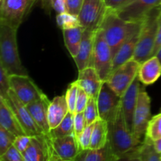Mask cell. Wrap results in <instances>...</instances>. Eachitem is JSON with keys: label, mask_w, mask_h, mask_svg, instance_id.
Masks as SVG:
<instances>
[{"label": "cell", "mask_w": 161, "mask_h": 161, "mask_svg": "<svg viewBox=\"0 0 161 161\" xmlns=\"http://www.w3.org/2000/svg\"><path fill=\"white\" fill-rule=\"evenodd\" d=\"M142 22H130L121 18L115 11L107 10L101 23L104 35L114 57L121 46L139 31Z\"/></svg>", "instance_id": "cell-1"}, {"label": "cell", "mask_w": 161, "mask_h": 161, "mask_svg": "<svg viewBox=\"0 0 161 161\" xmlns=\"http://www.w3.org/2000/svg\"><path fill=\"white\" fill-rule=\"evenodd\" d=\"M17 32V28L0 20V65L9 75H28L19 55Z\"/></svg>", "instance_id": "cell-2"}, {"label": "cell", "mask_w": 161, "mask_h": 161, "mask_svg": "<svg viewBox=\"0 0 161 161\" xmlns=\"http://www.w3.org/2000/svg\"><path fill=\"white\" fill-rule=\"evenodd\" d=\"M160 14L161 6L160 5L151 9L142 20L139 31V39L134 56V59L138 61L140 64L152 57Z\"/></svg>", "instance_id": "cell-3"}, {"label": "cell", "mask_w": 161, "mask_h": 161, "mask_svg": "<svg viewBox=\"0 0 161 161\" xmlns=\"http://www.w3.org/2000/svg\"><path fill=\"white\" fill-rule=\"evenodd\" d=\"M108 124V142L119 160L142 142V140L138 139L127 128L122 109L119 111L117 118Z\"/></svg>", "instance_id": "cell-4"}, {"label": "cell", "mask_w": 161, "mask_h": 161, "mask_svg": "<svg viewBox=\"0 0 161 161\" xmlns=\"http://www.w3.org/2000/svg\"><path fill=\"white\" fill-rule=\"evenodd\" d=\"M113 56L102 28L95 31L94 38L92 60L91 66L94 67L102 81H107L113 69Z\"/></svg>", "instance_id": "cell-5"}, {"label": "cell", "mask_w": 161, "mask_h": 161, "mask_svg": "<svg viewBox=\"0 0 161 161\" xmlns=\"http://www.w3.org/2000/svg\"><path fill=\"white\" fill-rule=\"evenodd\" d=\"M141 64L132 58L112 72L107 80L110 87L120 97L124 95L129 86L138 75Z\"/></svg>", "instance_id": "cell-6"}, {"label": "cell", "mask_w": 161, "mask_h": 161, "mask_svg": "<svg viewBox=\"0 0 161 161\" xmlns=\"http://www.w3.org/2000/svg\"><path fill=\"white\" fill-rule=\"evenodd\" d=\"M99 117L106 122H113L121 109V97L103 82L97 97Z\"/></svg>", "instance_id": "cell-7"}, {"label": "cell", "mask_w": 161, "mask_h": 161, "mask_svg": "<svg viewBox=\"0 0 161 161\" xmlns=\"http://www.w3.org/2000/svg\"><path fill=\"white\" fill-rule=\"evenodd\" d=\"M9 80L11 90L25 105L45 94L28 75H10Z\"/></svg>", "instance_id": "cell-8"}, {"label": "cell", "mask_w": 161, "mask_h": 161, "mask_svg": "<svg viewBox=\"0 0 161 161\" xmlns=\"http://www.w3.org/2000/svg\"><path fill=\"white\" fill-rule=\"evenodd\" d=\"M33 0H4L0 4V20L18 29Z\"/></svg>", "instance_id": "cell-9"}, {"label": "cell", "mask_w": 161, "mask_h": 161, "mask_svg": "<svg viewBox=\"0 0 161 161\" xmlns=\"http://www.w3.org/2000/svg\"><path fill=\"white\" fill-rule=\"evenodd\" d=\"M106 8L104 0H84L78 17L84 29L96 31L100 28Z\"/></svg>", "instance_id": "cell-10"}, {"label": "cell", "mask_w": 161, "mask_h": 161, "mask_svg": "<svg viewBox=\"0 0 161 161\" xmlns=\"http://www.w3.org/2000/svg\"><path fill=\"white\" fill-rule=\"evenodd\" d=\"M151 119V99L143 87H141L138 97L133 122V134L142 140L146 132L148 124Z\"/></svg>", "instance_id": "cell-11"}, {"label": "cell", "mask_w": 161, "mask_h": 161, "mask_svg": "<svg viewBox=\"0 0 161 161\" xmlns=\"http://www.w3.org/2000/svg\"><path fill=\"white\" fill-rule=\"evenodd\" d=\"M6 100L17 116L27 135L33 137L44 134L38 124L35 122L26 105L18 98V97L11 89Z\"/></svg>", "instance_id": "cell-12"}, {"label": "cell", "mask_w": 161, "mask_h": 161, "mask_svg": "<svg viewBox=\"0 0 161 161\" xmlns=\"http://www.w3.org/2000/svg\"><path fill=\"white\" fill-rule=\"evenodd\" d=\"M160 3L161 0H130L115 12L127 21L142 22L149 11L160 6Z\"/></svg>", "instance_id": "cell-13"}, {"label": "cell", "mask_w": 161, "mask_h": 161, "mask_svg": "<svg viewBox=\"0 0 161 161\" xmlns=\"http://www.w3.org/2000/svg\"><path fill=\"white\" fill-rule=\"evenodd\" d=\"M51 143L53 150L51 160H75L81 152L78 138L75 134L60 138H51Z\"/></svg>", "instance_id": "cell-14"}, {"label": "cell", "mask_w": 161, "mask_h": 161, "mask_svg": "<svg viewBox=\"0 0 161 161\" xmlns=\"http://www.w3.org/2000/svg\"><path fill=\"white\" fill-rule=\"evenodd\" d=\"M53 153L50 135L41 134L31 137L30 145L23 156L25 161H50Z\"/></svg>", "instance_id": "cell-15"}, {"label": "cell", "mask_w": 161, "mask_h": 161, "mask_svg": "<svg viewBox=\"0 0 161 161\" xmlns=\"http://www.w3.org/2000/svg\"><path fill=\"white\" fill-rule=\"evenodd\" d=\"M140 90H141L140 80L138 76H137L131 85L124 93V95L121 97V109H122L127 128L132 133H133L134 115H135Z\"/></svg>", "instance_id": "cell-16"}, {"label": "cell", "mask_w": 161, "mask_h": 161, "mask_svg": "<svg viewBox=\"0 0 161 161\" xmlns=\"http://www.w3.org/2000/svg\"><path fill=\"white\" fill-rule=\"evenodd\" d=\"M80 87L83 88L90 97L97 98L102 88V81L96 69L92 66L79 71L78 78L75 80Z\"/></svg>", "instance_id": "cell-17"}, {"label": "cell", "mask_w": 161, "mask_h": 161, "mask_svg": "<svg viewBox=\"0 0 161 161\" xmlns=\"http://www.w3.org/2000/svg\"><path fill=\"white\" fill-rule=\"evenodd\" d=\"M50 103V101L47 95L44 94L41 98L26 105L27 108L35 122L47 135H50V127L48 120V109Z\"/></svg>", "instance_id": "cell-18"}, {"label": "cell", "mask_w": 161, "mask_h": 161, "mask_svg": "<svg viewBox=\"0 0 161 161\" xmlns=\"http://www.w3.org/2000/svg\"><path fill=\"white\" fill-rule=\"evenodd\" d=\"M0 127L10 131L16 137L26 135L16 114L3 97H0Z\"/></svg>", "instance_id": "cell-19"}, {"label": "cell", "mask_w": 161, "mask_h": 161, "mask_svg": "<svg viewBox=\"0 0 161 161\" xmlns=\"http://www.w3.org/2000/svg\"><path fill=\"white\" fill-rule=\"evenodd\" d=\"M121 160L138 161H161V154L154 148L153 141L145 138L143 142L132 149L121 158Z\"/></svg>", "instance_id": "cell-20"}, {"label": "cell", "mask_w": 161, "mask_h": 161, "mask_svg": "<svg viewBox=\"0 0 161 161\" xmlns=\"http://www.w3.org/2000/svg\"><path fill=\"white\" fill-rule=\"evenodd\" d=\"M95 31L84 29L82 38L80 50L76 56L74 58L78 71H81L91 66L92 60L94 38Z\"/></svg>", "instance_id": "cell-21"}, {"label": "cell", "mask_w": 161, "mask_h": 161, "mask_svg": "<svg viewBox=\"0 0 161 161\" xmlns=\"http://www.w3.org/2000/svg\"><path fill=\"white\" fill-rule=\"evenodd\" d=\"M161 75V62L157 56H153L142 62L138 71V79L144 85L155 83Z\"/></svg>", "instance_id": "cell-22"}, {"label": "cell", "mask_w": 161, "mask_h": 161, "mask_svg": "<svg viewBox=\"0 0 161 161\" xmlns=\"http://www.w3.org/2000/svg\"><path fill=\"white\" fill-rule=\"evenodd\" d=\"M69 112L65 94L53 97V100L50 101L48 109V120L50 130L59 125Z\"/></svg>", "instance_id": "cell-23"}, {"label": "cell", "mask_w": 161, "mask_h": 161, "mask_svg": "<svg viewBox=\"0 0 161 161\" xmlns=\"http://www.w3.org/2000/svg\"><path fill=\"white\" fill-rule=\"evenodd\" d=\"M139 31L140 29L134 36H132L128 40L126 41L121 46L119 50L116 52L115 56L113 57L112 72L116 69H117L118 67H119L121 64H124L125 62L128 61L129 60L134 58L135 51H136L137 44H138V39H139Z\"/></svg>", "instance_id": "cell-24"}, {"label": "cell", "mask_w": 161, "mask_h": 161, "mask_svg": "<svg viewBox=\"0 0 161 161\" xmlns=\"http://www.w3.org/2000/svg\"><path fill=\"white\" fill-rule=\"evenodd\" d=\"M119 157L113 153L108 142L100 149H88L79 153L75 160L80 161H115Z\"/></svg>", "instance_id": "cell-25"}, {"label": "cell", "mask_w": 161, "mask_h": 161, "mask_svg": "<svg viewBox=\"0 0 161 161\" xmlns=\"http://www.w3.org/2000/svg\"><path fill=\"white\" fill-rule=\"evenodd\" d=\"M83 31L84 28L81 25L62 29L64 45L73 58L76 56L80 50Z\"/></svg>", "instance_id": "cell-26"}, {"label": "cell", "mask_w": 161, "mask_h": 161, "mask_svg": "<svg viewBox=\"0 0 161 161\" xmlns=\"http://www.w3.org/2000/svg\"><path fill=\"white\" fill-rule=\"evenodd\" d=\"M108 124L100 117L94 122L90 149H100L108 143Z\"/></svg>", "instance_id": "cell-27"}, {"label": "cell", "mask_w": 161, "mask_h": 161, "mask_svg": "<svg viewBox=\"0 0 161 161\" xmlns=\"http://www.w3.org/2000/svg\"><path fill=\"white\" fill-rule=\"evenodd\" d=\"M74 133V113L69 112L62 121L55 128L50 130L51 138L69 136Z\"/></svg>", "instance_id": "cell-28"}, {"label": "cell", "mask_w": 161, "mask_h": 161, "mask_svg": "<svg viewBox=\"0 0 161 161\" xmlns=\"http://www.w3.org/2000/svg\"><path fill=\"white\" fill-rule=\"evenodd\" d=\"M146 137L153 142L161 138V113L150 119L146 128Z\"/></svg>", "instance_id": "cell-29"}, {"label": "cell", "mask_w": 161, "mask_h": 161, "mask_svg": "<svg viewBox=\"0 0 161 161\" xmlns=\"http://www.w3.org/2000/svg\"><path fill=\"white\" fill-rule=\"evenodd\" d=\"M86 125L94 124L99 118L98 108H97V98L90 97L86 108L83 111Z\"/></svg>", "instance_id": "cell-30"}, {"label": "cell", "mask_w": 161, "mask_h": 161, "mask_svg": "<svg viewBox=\"0 0 161 161\" xmlns=\"http://www.w3.org/2000/svg\"><path fill=\"white\" fill-rule=\"evenodd\" d=\"M56 20L57 23L61 27V29L72 28V27L80 25L78 16L72 15V14H69L67 12L58 14Z\"/></svg>", "instance_id": "cell-31"}, {"label": "cell", "mask_w": 161, "mask_h": 161, "mask_svg": "<svg viewBox=\"0 0 161 161\" xmlns=\"http://www.w3.org/2000/svg\"><path fill=\"white\" fill-rule=\"evenodd\" d=\"M17 137L9 130L0 127V156L14 145Z\"/></svg>", "instance_id": "cell-32"}, {"label": "cell", "mask_w": 161, "mask_h": 161, "mask_svg": "<svg viewBox=\"0 0 161 161\" xmlns=\"http://www.w3.org/2000/svg\"><path fill=\"white\" fill-rule=\"evenodd\" d=\"M78 84L76 83V82L74 81L73 83H72L69 85L65 94L66 101H67L69 112L74 113V114L75 113V108H76V100L77 96H78Z\"/></svg>", "instance_id": "cell-33"}, {"label": "cell", "mask_w": 161, "mask_h": 161, "mask_svg": "<svg viewBox=\"0 0 161 161\" xmlns=\"http://www.w3.org/2000/svg\"><path fill=\"white\" fill-rule=\"evenodd\" d=\"M9 75L7 71L2 65H0V97L5 98L8 97L9 91H10V80Z\"/></svg>", "instance_id": "cell-34"}, {"label": "cell", "mask_w": 161, "mask_h": 161, "mask_svg": "<svg viewBox=\"0 0 161 161\" xmlns=\"http://www.w3.org/2000/svg\"><path fill=\"white\" fill-rule=\"evenodd\" d=\"M94 124L86 125L83 131L78 138L79 144H80L81 151L90 149L91 142V136H92V130L94 127Z\"/></svg>", "instance_id": "cell-35"}, {"label": "cell", "mask_w": 161, "mask_h": 161, "mask_svg": "<svg viewBox=\"0 0 161 161\" xmlns=\"http://www.w3.org/2000/svg\"><path fill=\"white\" fill-rule=\"evenodd\" d=\"M1 161H25V158L22 154L15 146L13 145L7 149L3 155L0 156Z\"/></svg>", "instance_id": "cell-36"}, {"label": "cell", "mask_w": 161, "mask_h": 161, "mask_svg": "<svg viewBox=\"0 0 161 161\" xmlns=\"http://www.w3.org/2000/svg\"><path fill=\"white\" fill-rule=\"evenodd\" d=\"M86 124L83 113H75L74 114V133L78 138L86 127Z\"/></svg>", "instance_id": "cell-37"}, {"label": "cell", "mask_w": 161, "mask_h": 161, "mask_svg": "<svg viewBox=\"0 0 161 161\" xmlns=\"http://www.w3.org/2000/svg\"><path fill=\"white\" fill-rule=\"evenodd\" d=\"M90 96L87 93L79 86L78 96L76 100V108H75V113H83L84 109L86 108V105L89 101Z\"/></svg>", "instance_id": "cell-38"}, {"label": "cell", "mask_w": 161, "mask_h": 161, "mask_svg": "<svg viewBox=\"0 0 161 161\" xmlns=\"http://www.w3.org/2000/svg\"><path fill=\"white\" fill-rule=\"evenodd\" d=\"M84 0H65L66 12L75 16H79Z\"/></svg>", "instance_id": "cell-39"}, {"label": "cell", "mask_w": 161, "mask_h": 161, "mask_svg": "<svg viewBox=\"0 0 161 161\" xmlns=\"http://www.w3.org/2000/svg\"><path fill=\"white\" fill-rule=\"evenodd\" d=\"M31 139V137L29 136V135H20V136H17V138H16L14 143V146H15L20 153H22V154H23L25 152V150L28 149V146L30 145Z\"/></svg>", "instance_id": "cell-40"}, {"label": "cell", "mask_w": 161, "mask_h": 161, "mask_svg": "<svg viewBox=\"0 0 161 161\" xmlns=\"http://www.w3.org/2000/svg\"><path fill=\"white\" fill-rule=\"evenodd\" d=\"M130 0H104L107 10L116 11L125 6Z\"/></svg>", "instance_id": "cell-41"}, {"label": "cell", "mask_w": 161, "mask_h": 161, "mask_svg": "<svg viewBox=\"0 0 161 161\" xmlns=\"http://www.w3.org/2000/svg\"><path fill=\"white\" fill-rule=\"evenodd\" d=\"M160 47H161V14H160V17H159L158 29H157V38H156L155 45H154V49L152 53V57L156 56V55L157 54V52L159 51Z\"/></svg>", "instance_id": "cell-42"}, {"label": "cell", "mask_w": 161, "mask_h": 161, "mask_svg": "<svg viewBox=\"0 0 161 161\" xmlns=\"http://www.w3.org/2000/svg\"><path fill=\"white\" fill-rule=\"evenodd\" d=\"M52 7L58 14L66 12L65 0H50Z\"/></svg>", "instance_id": "cell-43"}, {"label": "cell", "mask_w": 161, "mask_h": 161, "mask_svg": "<svg viewBox=\"0 0 161 161\" xmlns=\"http://www.w3.org/2000/svg\"><path fill=\"white\" fill-rule=\"evenodd\" d=\"M153 145L156 151H157V153H159L160 154H161V138L156 140V141H154Z\"/></svg>", "instance_id": "cell-44"}, {"label": "cell", "mask_w": 161, "mask_h": 161, "mask_svg": "<svg viewBox=\"0 0 161 161\" xmlns=\"http://www.w3.org/2000/svg\"><path fill=\"white\" fill-rule=\"evenodd\" d=\"M156 56H157V58H159V60H160V62H161V47H160V50H159V51L157 52V54L156 55Z\"/></svg>", "instance_id": "cell-45"}, {"label": "cell", "mask_w": 161, "mask_h": 161, "mask_svg": "<svg viewBox=\"0 0 161 161\" xmlns=\"http://www.w3.org/2000/svg\"><path fill=\"white\" fill-rule=\"evenodd\" d=\"M3 1H4V0H3ZM3 2H2V3H3ZM1 3H0V4H1Z\"/></svg>", "instance_id": "cell-46"}, {"label": "cell", "mask_w": 161, "mask_h": 161, "mask_svg": "<svg viewBox=\"0 0 161 161\" xmlns=\"http://www.w3.org/2000/svg\"><path fill=\"white\" fill-rule=\"evenodd\" d=\"M33 1H36V0H33Z\"/></svg>", "instance_id": "cell-47"}, {"label": "cell", "mask_w": 161, "mask_h": 161, "mask_svg": "<svg viewBox=\"0 0 161 161\" xmlns=\"http://www.w3.org/2000/svg\"><path fill=\"white\" fill-rule=\"evenodd\" d=\"M160 6H161V3H160Z\"/></svg>", "instance_id": "cell-48"}]
</instances>
